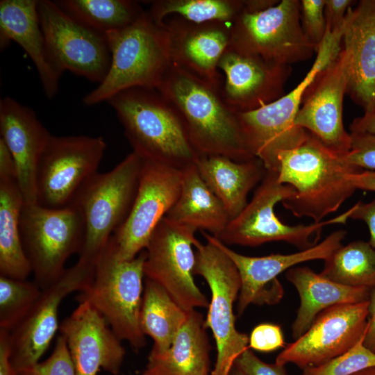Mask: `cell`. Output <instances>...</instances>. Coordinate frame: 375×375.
<instances>
[{"instance_id":"6da1fadb","label":"cell","mask_w":375,"mask_h":375,"mask_svg":"<svg viewBox=\"0 0 375 375\" xmlns=\"http://www.w3.org/2000/svg\"><path fill=\"white\" fill-rule=\"evenodd\" d=\"M157 90L183 119L200 156L217 155L236 161L254 158L247 150L237 113L217 87L172 63Z\"/></svg>"},{"instance_id":"7a4b0ae2","label":"cell","mask_w":375,"mask_h":375,"mask_svg":"<svg viewBox=\"0 0 375 375\" xmlns=\"http://www.w3.org/2000/svg\"><path fill=\"white\" fill-rule=\"evenodd\" d=\"M115 111L133 151L144 160L178 170L201 156L174 106L157 90L133 88L106 101Z\"/></svg>"},{"instance_id":"3957f363","label":"cell","mask_w":375,"mask_h":375,"mask_svg":"<svg viewBox=\"0 0 375 375\" xmlns=\"http://www.w3.org/2000/svg\"><path fill=\"white\" fill-rule=\"evenodd\" d=\"M278 181L295 189V194L282 202L295 217H307L320 222L336 212L356 189L347 180L361 169L347 162L309 133L296 148L280 151Z\"/></svg>"},{"instance_id":"277c9868","label":"cell","mask_w":375,"mask_h":375,"mask_svg":"<svg viewBox=\"0 0 375 375\" xmlns=\"http://www.w3.org/2000/svg\"><path fill=\"white\" fill-rule=\"evenodd\" d=\"M106 37L109 69L103 81L84 97L85 106L106 102L133 88H158L172 64L169 35L164 22H156L144 11L131 25Z\"/></svg>"},{"instance_id":"5b68a950","label":"cell","mask_w":375,"mask_h":375,"mask_svg":"<svg viewBox=\"0 0 375 375\" xmlns=\"http://www.w3.org/2000/svg\"><path fill=\"white\" fill-rule=\"evenodd\" d=\"M342 32L343 28L331 32L326 28L311 68L292 90L258 109L237 113L247 150L266 170L278 172V153L296 148L308 137L310 133L295 124V118L308 87L340 54Z\"/></svg>"},{"instance_id":"8992f818","label":"cell","mask_w":375,"mask_h":375,"mask_svg":"<svg viewBox=\"0 0 375 375\" xmlns=\"http://www.w3.org/2000/svg\"><path fill=\"white\" fill-rule=\"evenodd\" d=\"M143 163L132 151L110 171L97 172L78 192L72 201L82 211L85 231L77 262L95 270L110 239L131 210Z\"/></svg>"},{"instance_id":"52a82bcc","label":"cell","mask_w":375,"mask_h":375,"mask_svg":"<svg viewBox=\"0 0 375 375\" xmlns=\"http://www.w3.org/2000/svg\"><path fill=\"white\" fill-rule=\"evenodd\" d=\"M145 249L135 258H119L110 239L100 256L90 286L77 297L88 301L106 319L117 337L135 350L146 344L140 325Z\"/></svg>"},{"instance_id":"ba28073f","label":"cell","mask_w":375,"mask_h":375,"mask_svg":"<svg viewBox=\"0 0 375 375\" xmlns=\"http://www.w3.org/2000/svg\"><path fill=\"white\" fill-rule=\"evenodd\" d=\"M294 194L293 187L278 182L277 172L266 170L251 200L215 238L226 245L256 247L281 241L302 250L317 244L326 226L345 224L353 210V206L333 218L308 225L285 224L276 215L274 207Z\"/></svg>"},{"instance_id":"9c48e42d","label":"cell","mask_w":375,"mask_h":375,"mask_svg":"<svg viewBox=\"0 0 375 375\" xmlns=\"http://www.w3.org/2000/svg\"><path fill=\"white\" fill-rule=\"evenodd\" d=\"M84 219L74 201L61 208L24 203L20 232L24 251L42 289L56 282L65 272L67 259L79 253L84 238Z\"/></svg>"},{"instance_id":"30bf717a","label":"cell","mask_w":375,"mask_h":375,"mask_svg":"<svg viewBox=\"0 0 375 375\" xmlns=\"http://www.w3.org/2000/svg\"><path fill=\"white\" fill-rule=\"evenodd\" d=\"M228 47L285 65L307 60L317 50L302 28L298 0H282L262 11L242 12L232 23Z\"/></svg>"},{"instance_id":"8fae6325","label":"cell","mask_w":375,"mask_h":375,"mask_svg":"<svg viewBox=\"0 0 375 375\" xmlns=\"http://www.w3.org/2000/svg\"><path fill=\"white\" fill-rule=\"evenodd\" d=\"M194 246V274L201 276L211 291L206 327L215 339L217 356L209 375H229L238 358L247 349L249 338L235 325L233 303L240 290V278L231 260L209 240Z\"/></svg>"},{"instance_id":"7c38bea8","label":"cell","mask_w":375,"mask_h":375,"mask_svg":"<svg viewBox=\"0 0 375 375\" xmlns=\"http://www.w3.org/2000/svg\"><path fill=\"white\" fill-rule=\"evenodd\" d=\"M106 149L101 136L51 135L38 167L36 203L49 208L68 206L98 172Z\"/></svg>"},{"instance_id":"4fadbf2b","label":"cell","mask_w":375,"mask_h":375,"mask_svg":"<svg viewBox=\"0 0 375 375\" xmlns=\"http://www.w3.org/2000/svg\"><path fill=\"white\" fill-rule=\"evenodd\" d=\"M40 22L49 61L60 77L65 71L99 84L110 63L105 35L77 22L55 1H38Z\"/></svg>"},{"instance_id":"5bb4252c","label":"cell","mask_w":375,"mask_h":375,"mask_svg":"<svg viewBox=\"0 0 375 375\" xmlns=\"http://www.w3.org/2000/svg\"><path fill=\"white\" fill-rule=\"evenodd\" d=\"M194 228L164 217L145 249L144 273L160 285L186 312L208 308L209 302L193 278L198 243Z\"/></svg>"},{"instance_id":"9a60e30c","label":"cell","mask_w":375,"mask_h":375,"mask_svg":"<svg viewBox=\"0 0 375 375\" xmlns=\"http://www.w3.org/2000/svg\"><path fill=\"white\" fill-rule=\"evenodd\" d=\"M181 188V170L144 160L131 210L112 236L119 259L131 260L146 249L154 230L176 201Z\"/></svg>"},{"instance_id":"2e32d148","label":"cell","mask_w":375,"mask_h":375,"mask_svg":"<svg viewBox=\"0 0 375 375\" xmlns=\"http://www.w3.org/2000/svg\"><path fill=\"white\" fill-rule=\"evenodd\" d=\"M369 300L332 306L322 311L308 330L277 356V365L294 364L302 369L322 365L364 339Z\"/></svg>"},{"instance_id":"e0dca14e","label":"cell","mask_w":375,"mask_h":375,"mask_svg":"<svg viewBox=\"0 0 375 375\" xmlns=\"http://www.w3.org/2000/svg\"><path fill=\"white\" fill-rule=\"evenodd\" d=\"M206 239L217 246L231 260L240 278L238 311L242 315L250 304L274 305L283 296V288L277 276L307 261L327 259L342 245L347 231L339 229L330 233L321 242L308 249L288 254H270L251 257L228 248L213 235L203 232Z\"/></svg>"},{"instance_id":"ac0fdd59","label":"cell","mask_w":375,"mask_h":375,"mask_svg":"<svg viewBox=\"0 0 375 375\" xmlns=\"http://www.w3.org/2000/svg\"><path fill=\"white\" fill-rule=\"evenodd\" d=\"M94 270L78 262L65 269L42 294L24 319L10 332V360L17 374L36 365L58 328L61 301L72 292L85 290Z\"/></svg>"},{"instance_id":"d6986e66","label":"cell","mask_w":375,"mask_h":375,"mask_svg":"<svg viewBox=\"0 0 375 375\" xmlns=\"http://www.w3.org/2000/svg\"><path fill=\"white\" fill-rule=\"evenodd\" d=\"M350 74V56L342 47L335 60L319 73L306 91L294 121L341 156L350 150L351 144V133L344 128L342 119Z\"/></svg>"},{"instance_id":"ffe728a7","label":"cell","mask_w":375,"mask_h":375,"mask_svg":"<svg viewBox=\"0 0 375 375\" xmlns=\"http://www.w3.org/2000/svg\"><path fill=\"white\" fill-rule=\"evenodd\" d=\"M218 68L224 75L222 97L236 113L258 109L281 97L292 72L290 65L242 54L229 47Z\"/></svg>"},{"instance_id":"44dd1931","label":"cell","mask_w":375,"mask_h":375,"mask_svg":"<svg viewBox=\"0 0 375 375\" xmlns=\"http://www.w3.org/2000/svg\"><path fill=\"white\" fill-rule=\"evenodd\" d=\"M79 302L60 326L76 375H97L101 367L117 374L125 356L120 340L88 301Z\"/></svg>"},{"instance_id":"7402d4cb","label":"cell","mask_w":375,"mask_h":375,"mask_svg":"<svg viewBox=\"0 0 375 375\" xmlns=\"http://www.w3.org/2000/svg\"><path fill=\"white\" fill-rule=\"evenodd\" d=\"M170 40L172 62L222 88L218 64L230 44L231 23H194L173 15L164 22Z\"/></svg>"},{"instance_id":"603a6c76","label":"cell","mask_w":375,"mask_h":375,"mask_svg":"<svg viewBox=\"0 0 375 375\" xmlns=\"http://www.w3.org/2000/svg\"><path fill=\"white\" fill-rule=\"evenodd\" d=\"M1 137L15 162L25 203H36V176L51 134L30 108L6 97L0 101Z\"/></svg>"},{"instance_id":"cb8c5ba5","label":"cell","mask_w":375,"mask_h":375,"mask_svg":"<svg viewBox=\"0 0 375 375\" xmlns=\"http://www.w3.org/2000/svg\"><path fill=\"white\" fill-rule=\"evenodd\" d=\"M342 47L350 56L347 94L364 110L375 111V0H361L347 10Z\"/></svg>"},{"instance_id":"d4e9b609","label":"cell","mask_w":375,"mask_h":375,"mask_svg":"<svg viewBox=\"0 0 375 375\" xmlns=\"http://www.w3.org/2000/svg\"><path fill=\"white\" fill-rule=\"evenodd\" d=\"M12 40L29 56L47 97L53 98L58 92L60 76L49 61L37 0L0 1L1 49Z\"/></svg>"},{"instance_id":"484cf974","label":"cell","mask_w":375,"mask_h":375,"mask_svg":"<svg viewBox=\"0 0 375 375\" xmlns=\"http://www.w3.org/2000/svg\"><path fill=\"white\" fill-rule=\"evenodd\" d=\"M285 277L294 286L300 299L292 325L294 340L308 330L322 311L336 305L368 301L372 290L335 283L308 267H294L286 272Z\"/></svg>"},{"instance_id":"4316f807","label":"cell","mask_w":375,"mask_h":375,"mask_svg":"<svg viewBox=\"0 0 375 375\" xmlns=\"http://www.w3.org/2000/svg\"><path fill=\"white\" fill-rule=\"evenodd\" d=\"M196 167L224 205L231 220L245 208L249 192L261 182L266 173L262 162L257 158L236 161L223 156H201Z\"/></svg>"},{"instance_id":"83f0119b","label":"cell","mask_w":375,"mask_h":375,"mask_svg":"<svg viewBox=\"0 0 375 375\" xmlns=\"http://www.w3.org/2000/svg\"><path fill=\"white\" fill-rule=\"evenodd\" d=\"M206 328L201 313L188 312L169 349L149 356L142 375H208L211 348Z\"/></svg>"},{"instance_id":"f1b7e54d","label":"cell","mask_w":375,"mask_h":375,"mask_svg":"<svg viewBox=\"0 0 375 375\" xmlns=\"http://www.w3.org/2000/svg\"><path fill=\"white\" fill-rule=\"evenodd\" d=\"M181 171L179 196L165 217L177 224L206 231L217 236L231 220L226 210L203 181L196 165Z\"/></svg>"},{"instance_id":"f546056e","label":"cell","mask_w":375,"mask_h":375,"mask_svg":"<svg viewBox=\"0 0 375 375\" xmlns=\"http://www.w3.org/2000/svg\"><path fill=\"white\" fill-rule=\"evenodd\" d=\"M24 203L17 181L0 180V273L20 280L32 272L20 232Z\"/></svg>"},{"instance_id":"4dcf8cb0","label":"cell","mask_w":375,"mask_h":375,"mask_svg":"<svg viewBox=\"0 0 375 375\" xmlns=\"http://www.w3.org/2000/svg\"><path fill=\"white\" fill-rule=\"evenodd\" d=\"M188 312L158 283L146 278L142 296L140 325L150 336L153 345L149 356L162 354L171 347Z\"/></svg>"},{"instance_id":"1f68e13d","label":"cell","mask_w":375,"mask_h":375,"mask_svg":"<svg viewBox=\"0 0 375 375\" xmlns=\"http://www.w3.org/2000/svg\"><path fill=\"white\" fill-rule=\"evenodd\" d=\"M56 3L84 26L106 35L135 22L144 12L130 0H59Z\"/></svg>"},{"instance_id":"d6a6232c","label":"cell","mask_w":375,"mask_h":375,"mask_svg":"<svg viewBox=\"0 0 375 375\" xmlns=\"http://www.w3.org/2000/svg\"><path fill=\"white\" fill-rule=\"evenodd\" d=\"M319 274L344 285L374 289L375 250L364 241L342 245L324 260Z\"/></svg>"},{"instance_id":"836d02e7","label":"cell","mask_w":375,"mask_h":375,"mask_svg":"<svg viewBox=\"0 0 375 375\" xmlns=\"http://www.w3.org/2000/svg\"><path fill=\"white\" fill-rule=\"evenodd\" d=\"M151 17L162 23L176 15L194 23L226 22L232 24L246 12L245 0H156L152 1Z\"/></svg>"},{"instance_id":"e575fe53","label":"cell","mask_w":375,"mask_h":375,"mask_svg":"<svg viewBox=\"0 0 375 375\" xmlns=\"http://www.w3.org/2000/svg\"><path fill=\"white\" fill-rule=\"evenodd\" d=\"M35 283L0 276V328L12 331L28 315L42 294Z\"/></svg>"},{"instance_id":"d590c367","label":"cell","mask_w":375,"mask_h":375,"mask_svg":"<svg viewBox=\"0 0 375 375\" xmlns=\"http://www.w3.org/2000/svg\"><path fill=\"white\" fill-rule=\"evenodd\" d=\"M363 340L344 353L322 365L303 369L302 375H352L375 366V353L364 345Z\"/></svg>"},{"instance_id":"8d00e7d4","label":"cell","mask_w":375,"mask_h":375,"mask_svg":"<svg viewBox=\"0 0 375 375\" xmlns=\"http://www.w3.org/2000/svg\"><path fill=\"white\" fill-rule=\"evenodd\" d=\"M18 375H76L65 338L60 335L46 360L19 372Z\"/></svg>"},{"instance_id":"74e56055","label":"cell","mask_w":375,"mask_h":375,"mask_svg":"<svg viewBox=\"0 0 375 375\" xmlns=\"http://www.w3.org/2000/svg\"><path fill=\"white\" fill-rule=\"evenodd\" d=\"M325 0L301 1V22L304 33L317 47L322 41L326 30L324 16Z\"/></svg>"},{"instance_id":"f35d334b","label":"cell","mask_w":375,"mask_h":375,"mask_svg":"<svg viewBox=\"0 0 375 375\" xmlns=\"http://www.w3.org/2000/svg\"><path fill=\"white\" fill-rule=\"evenodd\" d=\"M351 135L350 150L342 158L361 169L375 171V133H357Z\"/></svg>"},{"instance_id":"ab89813d","label":"cell","mask_w":375,"mask_h":375,"mask_svg":"<svg viewBox=\"0 0 375 375\" xmlns=\"http://www.w3.org/2000/svg\"><path fill=\"white\" fill-rule=\"evenodd\" d=\"M249 347L262 352L273 351L285 347L281 327L276 324L264 323L256 326L251 333Z\"/></svg>"},{"instance_id":"60d3db41","label":"cell","mask_w":375,"mask_h":375,"mask_svg":"<svg viewBox=\"0 0 375 375\" xmlns=\"http://www.w3.org/2000/svg\"><path fill=\"white\" fill-rule=\"evenodd\" d=\"M235 365L243 375H288L285 366L267 363L249 348L238 358Z\"/></svg>"},{"instance_id":"b9f144b4","label":"cell","mask_w":375,"mask_h":375,"mask_svg":"<svg viewBox=\"0 0 375 375\" xmlns=\"http://www.w3.org/2000/svg\"><path fill=\"white\" fill-rule=\"evenodd\" d=\"M354 2L352 0H325L324 16L326 28L331 32L343 28L347 10Z\"/></svg>"},{"instance_id":"7bdbcfd3","label":"cell","mask_w":375,"mask_h":375,"mask_svg":"<svg viewBox=\"0 0 375 375\" xmlns=\"http://www.w3.org/2000/svg\"><path fill=\"white\" fill-rule=\"evenodd\" d=\"M350 219L363 221L367 225L370 234L369 243L375 250V199L368 203L359 201L353 205Z\"/></svg>"},{"instance_id":"ee69618b","label":"cell","mask_w":375,"mask_h":375,"mask_svg":"<svg viewBox=\"0 0 375 375\" xmlns=\"http://www.w3.org/2000/svg\"><path fill=\"white\" fill-rule=\"evenodd\" d=\"M10 331L0 328V375H18L11 360Z\"/></svg>"},{"instance_id":"f6af8a7d","label":"cell","mask_w":375,"mask_h":375,"mask_svg":"<svg viewBox=\"0 0 375 375\" xmlns=\"http://www.w3.org/2000/svg\"><path fill=\"white\" fill-rule=\"evenodd\" d=\"M17 180L13 157L4 141L0 138V180Z\"/></svg>"},{"instance_id":"bcb514c9","label":"cell","mask_w":375,"mask_h":375,"mask_svg":"<svg viewBox=\"0 0 375 375\" xmlns=\"http://www.w3.org/2000/svg\"><path fill=\"white\" fill-rule=\"evenodd\" d=\"M363 344L375 353V288L371 290L369 299L368 321Z\"/></svg>"},{"instance_id":"7dc6e473","label":"cell","mask_w":375,"mask_h":375,"mask_svg":"<svg viewBox=\"0 0 375 375\" xmlns=\"http://www.w3.org/2000/svg\"><path fill=\"white\" fill-rule=\"evenodd\" d=\"M347 178L356 190L375 192V171L361 170L348 175Z\"/></svg>"},{"instance_id":"c3c4849f","label":"cell","mask_w":375,"mask_h":375,"mask_svg":"<svg viewBox=\"0 0 375 375\" xmlns=\"http://www.w3.org/2000/svg\"><path fill=\"white\" fill-rule=\"evenodd\" d=\"M350 131L351 133H375V111L354 119L350 125Z\"/></svg>"},{"instance_id":"681fc988","label":"cell","mask_w":375,"mask_h":375,"mask_svg":"<svg viewBox=\"0 0 375 375\" xmlns=\"http://www.w3.org/2000/svg\"><path fill=\"white\" fill-rule=\"evenodd\" d=\"M352 375H375V366L365 369Z\"/></svg>"},{"instance_id":"f907efd6","label":"cell","mask_w":375,"mask_h":375,"mask_svg":"<svg viewBox=\"0 0 375 375\" xmlns=\"http://www.w3.org/2000/svg\"><path fill=\"white\" fill-rule=\"evenodd\" d=\"M229 375H243V374L238 368V367L235 365H234L232 369L231 370Z\"/></svg>"}]
</instances>
